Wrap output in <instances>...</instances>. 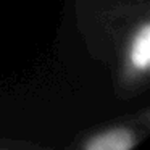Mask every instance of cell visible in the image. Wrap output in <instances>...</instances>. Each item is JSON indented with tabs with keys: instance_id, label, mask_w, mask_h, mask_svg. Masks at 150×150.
Returning <instances> with one entry per match:
<instances>
[{
	"instance_id": "obj_1",
	"label": "cell",
	"mask_w": 150,
	"mask_h": 150,
	"mask_svg": "<svg viewBox=\"0 0 150 150\" xmlns=\"http://www.w3.org/2000/svg\"><path fill=\"white\" fill-rule=\"evenodd\" d=\"M131 147L132 137L124 129H115L97 136L87 144V150H129Z\"/></svg>"
},
{
	"instance_id": "obj_2",
	"label": "cell",
	"mask_w": 150,
	"mask_h": 150,
	"mask_svg": "<svg viewBox=\"0 0 150 150\" xmlns=\"http://www.w3.org/2000/svg\"><path fill=\"white\" fill-rule=\"evenodd\" d=\"M132 63L140 69H145L150 62V28L144 26V29L137 34L132 45Z\"/></svg>"
}]
</instances>
